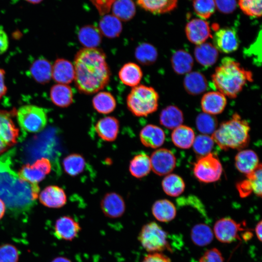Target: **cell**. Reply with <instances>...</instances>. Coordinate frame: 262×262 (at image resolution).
<instances>
[{"label":"cell","instance_id":"cell-14","mask_svg":"<svg viewBox=\"0 0 262 262\" xmlns=\"http://www.w3.org/2000/svg\"><path fill=\"white\" fill-rule=\"evenodd\" d=\"M100 208L105 216L116 218L124 214L126 205L124 199L119 194L115 192H109L102 198Z\"/></svg>","mask_w":262,"mask_h":262},{"label":"cell","instance_id":"cell-19","mask_svg":"<svg viewBox=\"0 0 262 262\" xmlns=\"http://www.w3.org/2000/svg\"><path fill=\"white\" fill-rule=\"evenodd\" d=\"M95 128L98 135L101 139L105 141L112 142L117 137L119 122L116 117L108 116L98 120Z\"/></svg>","mask_w":262,"mask_h":262},{"label":"cell","instance_id":"cell-22","mask_svg":"<svg viewBox=\"0 0 262 262\" xmlns=\"http://www.w3.org/2000/svg\"><path fill=\"white\" fill-rule=\"evenodd\" d=\"M50 98L52 103L56 106L66 108L73 101V92L68 84L57 83L50 88Z\"/></svg>","mask_w":262,"mask_h":262},{"label":"cell","instance_id":"cell-17","mask_svg":"<svg viewBox=\"0 0 262 262\" xmlns=\"http://www.w3.org/2000/svg\"><path fill=\"white\" fill-rule=\"evenodd\" d=\"M51 76L57 83H70L75 78L73 65L69 61L64 58L56 59L52 65Z\"/></svg>","mask_w":262,"mask_h":262},{"label":"cell","instance_id":"cell-34","mask_svg":"<svg viewBox=\"0 0 262 262\" xmlns=\"http://www.w3.org/2000/svg\"><path fill=\"white\" fill-rule=\"evenodd\" d=\"M178 0H137L143 9L154 14H163L175 9Z\"/></svg>","mask_w":262,"mask_h":262},{"label":"cell","instance_id":"cell-27","mask_svg":"<svg viewBox=\"0 0 262 262\" xmlns=\"http://www.w3.org/2000/svg\"><path fill=\"white\" fill-rule=\"evenodd\" d=\"M151 212L158 221L168 222L174 219L176 215V209L174 204L166 199H160L153 204Z\"/></svg>","mask_w":262,"mask_h":262},{"label":"cell","instance_id":"cell-6","mask_svg":"<svg viewBox=\"0 0 262 262\" xmlns=\"http://www.w3.org/2000/svg\"><path fill=\"white\" fill-rule=\"evenodd\" d=\"M17 121L20 127L29 132H38L43 130L48 122L46 111L32 104L20 107L16 111Z\"/></svg>","mask_w":262,"mask_h":262},{"label":"cell","instance_id":"cell-7","mask_svg":"<svg viewBox=\"0 0 262 262\" xmlns=\"http://www.w3.org/2000/svg\"><path fill=\"white\" fill-rule=\"evenodd\" d=\"M223 171L222 164L218 157L210 153L201 156L195 164L193 172L199 181L210 183L218 180Z\"/></svg>","mask_w":262,"mask_h":262},{"label":"cell","instance_id":"cell-23","mask_svg":"<svg viewBox=\"0 0 262 262\" xmlns=\"http://www.w3.org/2000/svg\"><path fill=\"white\" fill-rule=\"evenodd\" d=\"M29 71L33 79L40 84L47 83L52 78V65L45 58H40L34 61Z\"/></svg>","mask_w":262,"mask_h":262},{"label":"cell","instance_id":"cell-11","mask_svg":"<svg viewBox=\"0 0 262 262\" xmlns=\"http://www.w3.org/2000/svg\"><path fill=\"white\" fill-rule=\"evenodd\" d=\"M152 171L159 176L169 174L175 168L176 159L171 151L166 148L155 150L150 157Z\"/></svg>","mask_w":262,"mask_h":262},{"label":"cell","instance_id":"cell-1","mask_svg":"<svg viewBox=\"0 0 262 262\" xmlns=\"http://www.w3.org/2000/svg\"><path fill=\"white\" fill-rule=\"evenodd\" d=\"M74 81L78 91L91 95L102 90L109 83L111 71L106 55L101 49H80L74 59Z\"/></svg>","mask_w":262,"mask_h":262},{"label":"cell","instance_id":"cell-2","mask_svg":"<svg viewBox=\"0 0 262 262\" xmlns=\"http://www.w3.org/2000/svg\"><path fill=\"white\" fill-rule=\"evenodd\" d=\"M217 91L229 98H235L247 82L252 81V74L235 59L225 57L212 76Z\"/></svg>","mask_w":262,"mask_h":262},{"label":"cell","instance_id":"cell-29","mask_svg":"<svg viewBox=\"0 0 262 262\" xmlns=\"http://www.w3.org/2000/svg\"><path fill=\"white\" fill-rule=\"evenodd\" d=\"M184 120L182 111L174 105L167 106L162 110L160 116V124L169 129H174L182 125Z\"/></svg>","mask_w":262,"mask_h":262},{"label":"cell","instance_id":"cell-3","mask_svg":"<svg viewBox=\"0 0 262 262\" xmlns=\"http://www.w3.org/2000/svg\"><path fill=\"white\" fill-rule=\"evenodd\" d=\"M250 128L246 120L237 114L231 119L223 122L212 134L211 137L221 149H242L250 141Z\"/></svg>","mask_w":262,"mask_h":262},{"label":"cell","instance_id":"cell-45","mask_svg":"<svg viewBox=\"0 0 262 262\" xmlns=\"http://www.w3.org/2000/svg\"><path fill=\"white\" fill-rule=\"evenodd\" d=\"M246 180L252 192L257 196H262V164L258 166L252 172L246 175Z\"/></svg>","mask_w":262,"mask_h":262},{"label":"cell","instance_id":"cell-18","mask_svg":"<svg viewBox=\"0 0 262 262\" xmlns=\"http://www.w3.org/2000/svg\"><path fill=\"white\" fill-rule=\"evenodd\" d=\"M226 96L218 91L205 93L201 98V106L204 113L215 115L221 114L227 105Z\"/></svg>","mask_w":262,"mask_h":262},{"label":"cell","instance_id":"cell-53","mask_svg":"<svg viewBox=\"0 0 262 262\" xmlns=\"http://www.w3.org/2000/svg\"><path fill=\"white\" fill-rule=\"evenodd\" d=\"M262 221L257 223L255 227V233L258 239L260 242L262 241Z\"/></svg>","mask_w":262,"mask_h":262},{"label":"cell","instance_id":"cell-33","mask_svg":"<svg viewBox=\"0 0 262 262\" xmlns=\"http://www.w3.org/2000/svg\"><path fill=\"white\" fill-rule=\"evenodd\" d=\"M171 62L174 71L180 75L191 72L194 64L191 55L183 49L175 51L171 57Z\"/></svg>","mask_w":262,"mask_h":262},{"label":"cell","instance_id":"cell-41","mask_svg":"<svg viewBox=\"0 0 262 262\" xmlns=\"http://www.w3.org/2000/svg\"><path fill=\"white\" fill-rule=\"evenodd\" d=\"M196 127L202 134H213L217 129V121L213 115L205 113L199 114L196 118Z\"/></svg>","mask_w":262,"mask_h":262},{"label":"cell","instance_id":"cell-49","mask_svg":"<svg viewBox=\"0 0 262 262\" xmlns=\"http://www.w3.org/2000/svg\"><path fill=\"white\" fill-rule=\"evenodd\" d=\"M115 0H90L96 7L100 15L109 13L112 5Z\"/></svg>","mask_w":262,"mask_h":262},{"label":"cell","instance_id":"cell-37","mask_svg":"<svg viewBox=\"0 0 262 262\" xmlns=\"http://www.w3.org/2000/svg\"><path fill=\"white\" fill-rule=\"evenodd\" d=\"M162 186L165 194L174 197L180 195L185 187L183 179L174 174H168L162 180Z\"/></svg>","mask_w":262,"mask_h":262},{"label":"cell","instance_id":"cell-4","mask_svg":"<svg viewBox=\"0 0 262 262\" xmlns=\"http://www.w3.org/2000/svg\"><path fill=\"white\" fill-rule=\"evenodd\" d=\"M159 96L151 86L141 84L133 87L127 95V106L135 116H147L158 107Z\"/></svg>","mask_w":262,"mask_h":262},{"label":"cell","instance_id":"cell-40","mask_svg":"<svg viewBox=\"0 0 262 262\" xmlns=\"http://www.w3.org/2000/svg\"><path fill=\"white\" fill-rule=\"evenodd\" d=\"M134 55L137 60L141 64L150 65L156 61L158 52L153 45L149 43H143L136 48Z\"/></svg>","mask_w":262,"mask_h":262},{"label":"cell","instance_id":"cell-31","mask_svg":"<svg viewBox=\"0 0 262 262\" xmlns=\"http://www.w3.org/2000/svg\"><path fill=\"white\" fill-rule=\"evenodd\" d=\"M92 102L94 109L98 113L104 115L111 113L116 106L115 98L109 92H98L93 98Z\"/></svg>","mask_w":262,"mask_h":262},{"label":"cell","instance_id":"cell-43","mask_svg":"<svg viewBox=\"0 0 262 262\" xmlns=\"http://www.w3.org/2000/svg\"><path fill=\"white\" fill-rule=\"evenodd\" d=\"M193 5L196 14L203 19L209 18L216 8L214 0H194Z\"/></svg>","mask_w":262,"mask_h":262},{"label":"cell","instance_id":"cell-30","mask_svg":"<svg viewBox=\"0 0 262 262\" xmlns=\"http://www.w3.org/2000/svg\"><path fill=\"white\" fill-rule=\"evenodd\" d=\"M151 170L150 157L146 153L137 154L130 161L129 171L135 178H143L147 175Z\"/></svg>","mask_w":262,"mask_h":262},{"label":"cell","instance_id":"cell-54","mask_svg":"<svg viewBox=\"0 0 262 262\" xmlns=\"http://www.w3.org/2000/svg\"><path fill=\"white\" fill-rule=\"evenodd\" d=\"M6 211L4 202L0 198V220L3 217Z\"/></svg>","mask_w":262,"mask_h":262},{"label":"cell","instance_id":"cell-8","mask_svg":"<svg viewBox=\"0 0 262 262\" xmlns=\"http://www.w3.org/2000/svg\"><path fill=\"white\" fill-rule=\"evenodd\" d=\"M16 111L15 108L10 111L0 110V154L17 142L19 130L13 120Z\"/></svg>","mask_w":262,"mask_h":262},{"label":"cell","instance_id":"cell-44","mask_svg":"<svg viewBox=\"0 0 262 262\" xmlns=\"http://www.w3.org/2000/svg\"><path fill=\"white\" fill-rule=\"evenodd\" d=\"M238 5L242 12L249 16H262V0H238Z\"/></svg>","mask_w":262,"mask_h":262},{"label":"cell","instance_id":"cell-25","mask_svg":"<svg viewBox=\"0 0 262 262\" xmlns=\"http://www.w3.org/2000/svg\"><path fill=\"white\" fill-rule=\"evenodd\" d=\"M196 61L201 66L209 67L214 65L218 57V51L213 45L203 43L196 45L194 50Z\"/></svg>","mask_w":262,"mask_h":262},{"label":"cell","instance_id":"cell-26","mask_svg":"<svg viewBox=\"0 0 262 262\" xmlns=\"http://www.w3.org/2000/svg\"><path fill=\"white\" fill-rule=\"evenodd\" d=\"M183 85L185 90L192 95L201 94L208 87L207 81L205 76L198 71L187 73L184 79Z\"/></svg>","mask_w":262,"mask_h":262},{"label":"cell","instance_id":"cell-36","mask_svg":"<svg viewBox=\"0 0 262 262\" xmlns=\"http://www.w3.org/2000/svg\"><path fill=\"white\" fill-rule=\"evenodd\" d=\"M213 234L211 228L203 223L194 226L191 231L192 242L199 246H204L210 244L213 240Z\"/></svg>","mask_w":262,"mask_h":262},{"label":"cell","instance_id":"cell-16","mask_svg":"<svg viewBox=\"0 0 262 262\" xmlns=\"http://www.w3.org/2000/svg\"><path fill=\"white\" fill-rule=\"evenodd\" d=\"M40 202L51 208H59L64 206L67 201L65 191L56 185H50L44 188L39 196Z\"/></svg>","mask_w":262,"mask_h":262},{"label":"cell","instance_id":"cell-39","mask_svg":"<svg viewBox=\"0 0 262 262\" xmlns=\"http://www.w3.org/2000/svg\"><path fill=\"white\" fill-rule=\"evenodd\" d=\"M63 165L66 173L70 176L75 177L84 170L85 160L82 155L72 153L63 159Z\"/></svg>","mask_w":262,"mask_h":262},{"label":"cell","instance_id":"cell-21","mask_svg":"<svg viewBox=\"0 0 262 262\" xmlns=\"http://www.w3.org/2000/svg\"><path fill=\"white\" fill-rule=\"evenodd\" d=\"M258 155L251 149L240 150L235 157V165L237 170L246 175L253 171L259 165Z\"/></svg>","mask_w":262,"mask_h":262},{"label":"cell","instance_id":"cell-47","mask_svg":"<svg viewBox=\"0 0 262 262\" xmlns=\"http://www.w3.org/2000/svg\"><path fill=\"white\" fill-rule=\"evenodd\" d=\"M199 262H224V258L218 249L213 248L204 253Z\"/></svg>","mask_w":262,"mask_h":262},{"label":"cell","instance_id":"cell-5","mask_svg":"<svg viewBox=\"0 0 262 262\" xmlns=\"http://www.w3.org/2000/svg\"><path fill=\"white\" fill-rule=\"evenodd\" d=\"M138 239L143 248L150 253L171 250L167 232L155 222L144 225L139 233Z\"/></svg>","mask_w":262,"mask_h":262},{"label":"cell","instance_id":"cell-13","mask_svg":"<svg viewBox=\"0 0 262 262\" xmlns=\"http://www.w3.org/2000/svg\"><path fill=\"white\" fill-rule=\"evenodd\" d=\"M185 32L189 41L196 45L204 43L212 36L209 23L201 18H193L189 21Z\"/></svg>","mask_w":262,"mask_h":262},{"label":"cell","instance_id":"cell-28","mask_svg":"<svg viewBox=\"0 0 262 262\" xmlns=\"http://www.w3.org/2000/svg\"><path fill=\"white\" fill-rule=\"evenodd\" d=\"M78 37L80 43L86 48H97L102 40L99 29L93 25L82 27L78 32Z\"/></svg>","mask_w":262,"mask_h":262},{"label":"cell","instance_id":"cell-48","mask_svg":"<svg viewBox=\"0 0 262 262\" xmlns=\"http://www.w3.org/2000/svg\"><path fill=\"white\" fill-rule=\"evenodd\" d=\"M215 6L223 14H230L236 9V0H214Z\"/></svg>","mask_w":262,"mask_h":262},{"label":"cell","instance_id":"cell-55","mask_svg":"<svg viewBox=\"0 0 262 262\" xmlns=\"http://www.w3.org/2000/svg\"><path fill=\"white\" fill-rule=\"evenodd\" d=\"M51 262H71V261L64 257H58L54 259Z\"/></svg>","mask_w":262,"mask_h":262},{"label":"cell","instance_id":"cell-38","mask_svg":"<svg viewBox=\"0 0 262 262\" xmlns=\"http://www.w3.org/2000/svg\"><path fill=\"white\" fill-rule=\"evenodd\" d=\"M112 12L119 20L128 21L134 16L136 9L132 0H115L113 5Z\"/></svg>","mask_w":262,"mask_h":262},{"label":"cell","instance_id":"cell-51","mask_svg":"<svg viewBox=\"0 0 262 262\" xmlns=\"http://www.w3.org/2000/svg\"><path fill=\"white\" fill-rule=\"evenodd\" d=\"M8 35L1 26H0V55L7 50L9 47Z\"/></svg>","mask_w":262,"mask_h":262},{"label":"cell","instance_id":"cell-46","mask_svg":"<svg viewBox=\"0 0 262 262\" xmlns=\"http://www.w3.org/2000/svg\"><path fill=\"white\" fill-rule=\"evenodd\" d=\"M19 253L17 249L10 244L0 246V262H18Z\"/></svg>","mask_w":262,"mask_h":262},{"label":"cell","instance_id":"cell-24","mask_svg":"<svg viewBox=\"0 0 262 262\" xmlns=\"http://www.w3.org/2000/svg\"><path fill=\"white\" fill-rule=\"evenodd\" d=\"M118 77L123 84L133 87L140 83L143 77V72L138 65L129 62L120 69Z\"/></svg>","mask_w":262,"mask_h":262},{"label":"cell","instance_id":"cell-12","mask_svg":"<svg viewBox=\"0 0 262 262\" xmlns=\"http://www.w3.org/2000/svg\"><path fill=\"white\" fill-rule=\"evenodd\" d=\"M213 42L218 51L225 53L236 51L239 45L236 31L229 27L217 30L213 34Z\"/></svg>","mask_w":262,"mask_h":262},{"label":"cell","instance_id":"cell-15","mask_svg":"<svg viewBox=\"0 0 262 262\" xmlns=\"http://www.w3.org/2000/svg\"><path fill=\"white\" fill-rule=\"evenodd\" d=\"M81 230L79 223L72 217L63 216L59 218L54 226V234L61 240L72 241L77 237Z\"/></svg>","mask_w":262,"mask_h":262},{"label":"cell","instance_id":"cell-42","mask_svg":"<svg viewBox=\"0 0 262 262\" xmlns=\"http://www.w3.org/2000/svg\"><path fill=\"white\" fill-rule=\"evenodd\" d=\"M214 143L211 136L202 134L195 137L192 146L195 152L201 157L211 153Z\"/></svg>","mask_w":262,"mask_h":262},{"label":"cell","instance_id":"cell-50","mask_svg":"<svg viewBox=\"0 0 262 262\" xmlns=\"http://www.w3.org/2000/svg\"><path fill=\"white\" fill-rule=\"evenodd\" d=\"M142 262H171V261L167 256L161 253L156 252L147 255Z\"/></svg>","mask_w":262,"mask_h":262},{"label":"cell","instance_id":"cell-35","mask_svg":"<svg viewBox=\"0 0 262 262\" xmlns=\"http://www.w3.org/2000/svg\"><path fill=\"white\" fill-rule=\"evenodd\" d=\"M99 30L105 37L114 38L119 36L122 30V25L120 20L116 16L106 15L99 21Z\"/></svg>","mask_w":262,"mask_h":262},{"label":"cell","instance_id":"cell-10","mask_svg":"<svg viewBox=\"0 0 262 262\" xmlns=\"http://www.w3.org/2000/svg\"><path fill=\"white\" fill-rule=\"evenodd\" d=\"M244 230L241 223L232 219L225 217L217 220L213 227V234L221 243H230L236 240H241L239 232Z\"/></svg>","mask_w":262,"mask_h":262},{"label":"cell","instance_id":"cell-20","mask_svg":"<svg viewBox=\"0 0 262 262\" xmlns=\"http://www.w3.org/2000/svg\"><path fill=\"white\" fill-rule=\"evenodd\" d=\"M139 137L142 144L145 147L156 148L163 145L165 135L160 127L155 125L148 124L142 129Z\"/></svg>","mask_w":262,"mask_h":262},{"label":"cell","instance_id":"cell-52","mask_svg":"<svg viewBox=\"0 0 262 262\" xmlns=\"http://www.w3.org/2000/svg\"><path fill=\"white\" fill-rule=\"evenodd\" d=\"M5 71L0 68V100L5 96L7 91V87L5 82Z\"/></svg>","mask_w":262,"mask_h":262},{"label":"cell","instance_id":"cell-56","mask_svg":"<svg viewBox=\"0 0 262 262\" xmlns=\"http://www.w3.org/2000/svg\"><path fill=\"white\" fill-rule=\"evenodd\" d=\"M25 0L31 3L37 4V3H40L43 0Z\"/></svg>","mask_w":262,"mask_h":262},{"label":"cell","instance_id":"cell-32","mask_svg":"<svg viewBox=\"0 0 262 262\" xmlns=\"http://www.w3.org/2000/svg\"><path fill=\"white\" fill-rule=\"evenodd\" d=\"M195 138L193 130L187 126L180 125L173 130L171 139L174 144L182 149L191 147Z\"/></svg>","mask_w":262,"mask_h":262},{"label":"cell","instance_id":"cell-9","mask_svg":"<svg viewBox=\"0 0 262 262\" xmlns=\"http://www.w3.org/2000/svg\"><path fill=\"white\" fill-rule=\"evenodd\" d=\"M51 169L49 160L42 157L32 164L23 165L18 170L17 175L22 181L36 184L45 179L46 175L50 172Z\"/></svg>","mask_w":262,"mask_h":262}]
</instances>
